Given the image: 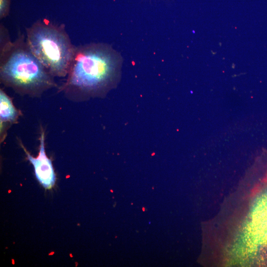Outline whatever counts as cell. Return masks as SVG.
Here are the masks:
<instances>
[{"instance_id":"cell-1","label":"cell","mask_w":267,"mask_h":267,"mask_svg":"<svg viewBox=\"0 0 267 267\" xmlns=\"http://www.w3.org/2000/svg\"><path fill=\"white\" fill-rule=\"evenodd\" d=\"M120 65V55L108 44L76 46L67 78L59 91L74 101L104 94L114 84Z\"/></svg>"},{"instance_id":"cell-2","label":"cell","mask_w":267,"mask_h":267,"mask_svg":"<svg viewBox=\"0 0 267 267\" xmlns=\"http://www.w3.org/2000/svg\"><path fill=\"white\" fill-rule=\"evenodd\" d=\"M54 77L33 54L20 31L12 41L7 28L0 24V81L21 95L40 97L57 87Z\"/></svg>"},{"instance_id":"cell-3","label":"cell","mask_w":267,"mask_h":267,"mask_svg":"<svg viewBox=\"0 0 267 267\" xmlns=\"http://www.w3.org/2000/svg\"><path fill=\"white\" fill-rule=\"evenodd\" d=\"M26 42L33 54L54 77H66L76 47L64 24L39 19L25 28Z\"/></svg>"},{"instance_id":"cell-4","label":"cell","mask_w":267,"mask_h":267,"mask_svg":"<svg viewBox=\"0 0 267 267\" xmlns=\"http://www.w3.org/2000/svg\"><path fill=\"white\" fill-rule=\"evenodd\" d=\"M39 154L36 157L32 156L21 143L28 160L34 167L37 179L45 189H51L55 183L56 176L52 162L46 154L44 146V133L41 130L40 138Z\"/></svg>"},{"instance_id":"cell-5","label":"cell","mask_w":267,"mask_h":267,"mask_svg":"<svg viewBox=\"0 0 267 267\" xmlns=\"http://www.w3.org/2000/svg\"><path fill=\"white\" fill-rule=\"evenodd\" d=\"M20 113L15 108L11 98L2 89H0V126L17 122Z\"/></svg>"},{"instance_id":"cell-6","label":"cell","mask_w":267,"mask_h":267,"mask_svg":"<svg viewBox=\"0 0 267 267\" xmlns=\"http://www.w3.org/2000/svg\"><path fill=\"white\" fill-rule=\"evenodd\" d=\"M10 0H0V19H2L9 14Z\"/></svg>"}]
</instances>
